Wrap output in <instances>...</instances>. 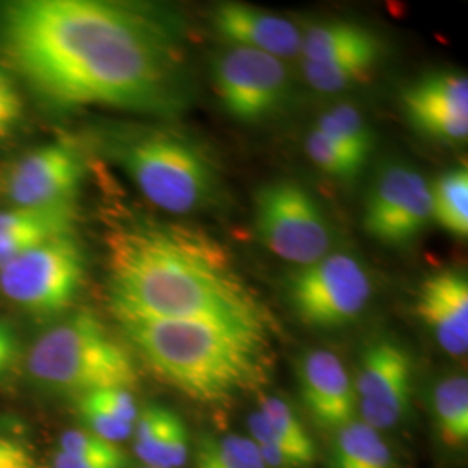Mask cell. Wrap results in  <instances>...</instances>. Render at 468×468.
Returning <instances> with one entry per match:
<instances>
[{
	"mask_svg": "<svg viewBox=\"0 0 468 468\" xmlns=\"http://www.w3.org/2000/svg\"><path fill=\"white\" fill-rule=\"evenodd\" d=\"M0 58L59 108L172 113L185 104L183 58L153 17L101 0L0 4Z\"/></svg>",
	"mask_w": 468,
	"mask_h": 468,
	"instance_id": "obj_1",
	"label": "cell"
},
{
	"mask_svg": "<svg viewBox=\"0 0 468 468\" xmlns=\"http://www.w3.org/2000/svg\"><path fill=\"white\" fill-rule=\"evenodd\" d=\"M106 250L108 295L117 319L200 321L268 338L264 305L212 236L134 220L108 233Z\"/></svg>",
	"mask_w": 468,
	"mask_h": 468,
	"instance_id": "obj_2",
	"label": "cell"
},
{
	"mask_svg": "<svg viewBox=\"0 0 468 468\" xmlns=\"http://www.w3.org/2000/svg\"><path fill=\"white\" fill-rule=\"evenodd\" d=\"M118 321L144 363L195 401H229L264 382L266 336L200 321Z\"/></svg>",
	"mask_w": 468,
	"mask_h": 468,
	"instance_id": "obj_3",
	"label": "cell"
},
{
	"mask_svg": "<svg viewBox=\"0 0 468 468\" xmlns=\"http://www.w3.org/2000/svg\"><path fill=\"white\" fill-rule=\"evenodd\" d=\"M106 146L137 189L168 214L186 216L216 205L222 187L218 164L191 137L141 129L117 133Z\"/></svg>",
	"mask_w": 468,
	"mask_h": 468,
	"instance_id": "obj_4",
	"label": "cell"
},
{
	"mask_svg": "<svg viewBox=\"0 0 468 468\" xmlns=\"http://www.w3.org/2000/svg\"><path fill=\"white\" fill-rule=\"evenodd\" d=\"M27 368L38 387L80 398L104 388L133 390L137 384L133 354L89 313L68 316L40 335Z\"/></svg>",
	"mask_w": 468,
	"mask_h": 468,
	"instance_id": "obj_5",
	"label": "cell"
},
{
	"mask_svg": "<svg viewBox=\"0 0 468 468\" xmlns=\"http://www.w3.org/2000/svg\"><path fill=\"white\" fill-rule=\"evenodd\" d=\"M253 220L269 250L297 268L316 262L332 249L330 222L318 200L299 183L262 186L255 193Z\"/></svg>",
	"mask_w": 468,
	"mask_h": 468,
	"instance_id": "obj_6",
	"label": "cell"
},
{
	"mask_svg": "<svg viewBox=\"0 0 468 468\" xmlns=\"http://www.w3.org/2000/svg\"><path fill=\"white\" fill-rule=\"evenodd\" d=\"M84 272L82 247L75 234H65L0 269V290L25 313L37 318H54L77 299Z\"/></svg>",
	"mask_w": 468,
	"mask_h": 468,
	"instance_id": "obj_7",
	"label": "cell"
},
{
	"mask_svg": "<svg viewBox=\"0 0 468 468\" xmlns=\"http://www.w3.org/2000/svg\"><path fill=\"white\" fill-rule=\"evenodd\" d=\"M286 295L303 324L335 330L363 314L371 299V280L354 255L330 251L292 272L286 280Z\"/></svg>",
	"mask_w": 468,
	"mask_h": 468,
	"instance_id": "obj_8",
	"label": "cell"
},
{
	"mask_svg": "<svg viewBox=\"0 0 468 468\" xmlns=\"http://www.w3.org/2000/svg\"><path fill=\"white\" fill-rule=\"evenodd\" d=\"M212 80L224 112L243 123H259L278 115L290 94L283 59L233 46L214 59Z\"/></svg>",
	"mask_w": 468,
	"mask_h": 468,
	"instance_id": "obj_9",
	"label": "cell"
},
{
	"mask_svg": "<svg viewBox=\"0 0 468 468\" xmlns=\"http://www.w3.org/2000/svg\"><path fill=\"white\" fill-rule=\"evenodd\" d=\"M432 222L431 185L411 165L388 162L367 193L363 228L387 247H406Z\"/></svg>",
	"mask_w": 468,
	"mask_h": 468,
	"instance_id": "obj_10",
	"label": "cell"
},
{
	"mask_svg": "<svg viewBox=\"0 0 468 468\" xmlns=\"http://www.w3.org/2000/svg\"><path fill=\"white\" fill-rule=\"evenodd\" d=\"M82 153L69 143H49L21 156L7 170L4 193L13 207H58L77 203L84 183Z\"/></svg>",
	"mask_w": 468,
	"mask_h": 468,
	"instance_id": "obj_11",
	"label": "cell"
},
{
	"mask_svg": "<svg viewBox=\"0 0 468 468\" xmlns=\"http://www.w3.org/2000/svg\"><path fill=\"white\" fill-rule=\"evenodd\" d=\"M413 363L410 354L392 340H380L363 354L354 382L356 408L363 423L377 432L396 427L410 410Z\"/></svg>",
	"mask_w": 468,
	"mask_h": 468,
	"instance_id": "obj_12",
	"label": "cell"
},
{
	"mask_svg": "<svg viewBox=\"0 0 468 468\" xmlns=\"http://www.w3.org/2000/svg\"><path fill=\"white\" fill-rule=\"evenodd\" d=\"M410 123L434 141L462 144L468 137V79L456 71H434L402 92Z\"/></svg>",
	"mask_w": 468,
	"mask_h": 468,
	"instance_id": "obj_13",
	"label": "cell"
},
{
	"mask_svg": "<svg viewBox=\"0 0 468 468\" xmlns=\"http://www.w3.org/2000/svg\"><path fill=\"white\" fill-rule=\"evenodd\" d=\"M415 313L441 349L454 357L468 351V280L462 269H442L420 284Z\"/></svg>",
	"mask_w": 468,
	"mask_h": 468,
	"instance_id": "obj_14",
	"label": "cell"
},
{
	"mask_svg": "<svg viewBox=\"0 0 468 468\" xmlns=\"http://www.w3.org/2000/svg\"><path fill=\"white\" fill-rule=\"evenodd\" d=\"M302 399L323 429L340 431L356 411L354 384L340 357L316 349L302 357L299 367Z\"/></svg>",
	"mask_w": 468,
	"mask_h": 468,
	"instance_id": "obj_15",
	"label": "cell"
},
{
	"mask_svg": "<svg viewBox=\"0 0 468 468\" xmlns=\"http://www.w3.org/2000/svg\"><path fill=\"white\" fill-rule=\"evenodd\" d=\"M212 27L229 46L259 50L274 58L301 52V28L283 16L241 2H222L212 13Z\"/></svg>",
	"mask_w": 468,
	"mask_h": 468,
	"instance_id": "obj_16",
	"label": "cell"
},
{
	"mask_svg": "<svg viewBox=\"0 0 468 468\" xmlns=\"http://www.w3.org/2000/svg\"><path fill=\"white\" fill-rule=\"evenodd\" d=\"M382 50L384 48L377 34L349 21L321 23L302 34L301 54L303 61L326 63L347 56Z\"/></svg>",
	"mask_w": 468,
	"mask_h": 468,
	"instance_id": "obj_17",
	"label": "cell"
},
{
	"mask_svg": "<svg viewBox=\"0 0 468 468\" xmlns=\"http://www.w3.org/2000/svg\"><path fill=\"white\" fill-rule=\"evenodd\" d=\"M332 468H398L380 432L363 421L342 427L335 441Z\"/></svg>",
	"mask_w": 468,
	"mask_h": 468,
	"instance_id": "obj_18",
	"label": "cell"
},
{
	"mask_svg": "<svg viewBox=\"0 0 468 468\" xmlns=\"http://www.w3.org/2000/svg\"><path fill=\"white\" fill-rule=\"evenodd\" d=\"M435 429L446 448L462 450L468 442V382L463 375L442 378L434 390Z\"/></svg>",
	"mask_w": 468,
	"mask_h": 468,
	"instance_id": "obj_19",
	"label": "cell"
},
{
	"mask_svg": "<svg viewBox=\"0 0 468 468\" xmlns=\"http://www.w3.org/2000/svg\"><path fill=\"white\" fill-rule=\"evenodd\" d=\"M77 203L58 207H11L0 210V239L9 236H65L75 234Z\"/></svg>",
	"mask_w": 468,
	"mask_h": 468,
	"instance_id": "obj_20",
	"label": "cell"
},
{
	"mask_svg": "<svg viewBox=\"0 0 468 468\" xmlns=\"http://www.w3.org/2000/svg\"><path fill=\"white\" fill-rule=\"evenodd\" d=\"M432 220L444 231L467 238L468 172L465 167L450 168L431 185Z\"/></svg>",
	"mask_w": 468,
	"mask_h": 468,
	"instance_id": "obj_21",
	"label": "cell"
},
{
	"mask_svg": "<svg viewBox=\"0 0 468 468\" xmlns=\"http://www.w3.org/2000/svg\"><path fill=\"white\" fill-rule=\"evenodd\" d=\"M382 52L356 54L326 63L302 61V71L307 84L323 94H335L352 85L368 80L373 69L378 65Z\"/></svg>",
	"mask_w": 468,
	"mask_h": 468,
	"instance_id": "obj_22",
	"label": "cell"
},
{
	"mask_svg": "<svg viewBox=\"0 0 468 468\" xmlns=\"http://www.w3.org/2000/svg\"><path fill=\"white\" fill-rule=\"evenodd\" d=\"M316 131L330 137L340 148L349 151L361 162H368L375 146V135L368 122L351 104H338L321 113L316 122Z\"/></svg>",
	"mask_w": 468,
	"mask_h": 468,
	"instance_id": "obj_23",
	"label": "cell"
},
{
	"mask_svg": "<svg viewBox=\"0 0 468 468\" xmlns=\"http://www.w3.org/2000/svg\"><path fill=\"white\" fill-rule=\"evenodd\" d=\"M195 468H268L250 437L226 434L205 437Z\"/></svg>",
	"mask_w": 468,
	"mask_h": 468,
	"instance_id": "obj_24",
	"label": "cell"
},
{
	"mask_svg": "<svg viewBox=\"0 0 468 468\" xmlns=\"http://www.w3.org/2000/svg\"><path fill=\"white\" fill-rule=\"evenodd\" d=\"M259 413L271 425V429L283 439L290 450L299 456L302 465L313 467L316 462V444L305 431L301 419L292 410L290 404L278 398H264L261 401Z\"/></svg>",
	"mask_w": 468,
	"mask_h": 468,
	"instance_id": "obj_25",
	"label": "cell"
},
{
	"mask_svg": "<svg viewBox=\"0 0 468 468\" xmlns=\"http://www.w3.org/2000/svg\"><path fill=\"white\" fill-rule=\"evenodd\" d=\"M305 151L311 162L323 174L338 181H354L367 165L365 162L356 158L349 151L340 148L330 137L321 134L316 129H313L305 137Z\"/></svg>",
	"mask_w": 468,
	"mask_h": 468,
	"instance_id": "obj_26",
	"label": "cell"
},
{
	"mask_svg": "<svg viewBox=\"0 0 468 468\" xmlns=\"http://www.w3.org/2000/svg\"><path fill=\"white\" fill-rule=\"evenodd\" d=\"M189 456V435L185 421L176 413L148 452L139 456L150 468H181Z\"/></svg>",
	"mask_w": 468,
	"mask_h": 468,
	"instance_id": "obj_27",
	"label": "cell"
},
{
	"mask_svg": "<svg viewBox=\"0 0 468 468\" xmlns=\"http://www.w3.org/2000/svg\"><path fill=\"white\" fill-rule=\"evenodd\" d=\"M80 417L87 423V431L100 435L101 439L118 444L129 437H133L134 425L117 417L104 402L101 401L96 392H90L80 398L79 402Z\"/></svg>",
	"mask_w": 468,
	"mask_h": 468,
	"instance_id": "obj_28",
	"label": "cell"
},
{
	"mask_svg": "<svg viewBox=\"0 0 468 468\" xmlns=\"http://www.w3.org/2000/svg\"><path fill=\"white\" fill-rule=\"evenodd\" d=\"M249 431L262 462L268 468H305L299 456L290 450L280 435L276 434L264 417L255 411L249 419Z\"/></svg>",
	"mask_w": 468,
	"mask_h": 468,
	"instance_id": "obj_29",
	"label": "cell"
},
{
	"mask_svg": "<svg viewBox=\"0 0 468 468\" xmlns=\"http://www.w3.org/2000/svg\"><path fill=\"white\" fill-rule=\"evenodd\" d=\"M58 452H65L71 456H90V458H120L125 456L123 450L101 439L100 435L90 431H68L59 437Z\"/></svg>",
	"mask_w": 468,
	"mask_h": 468,
	"instance_id": "obj_30",
	"label": "cell"
},
{
	"mask_svg": "<svg viewBox=\"0 0 468 468\" xmlns=\"http://www.w3.org/2000/svg\"><path fill=\"white\" fill-rule=\"evenodd\" d=\"M0 468H42L34 444L4 425H0Z\"/></svg>",
	"mask_w": 468,
	"mask_h": 468,
	"instance_id": "obj_31",
	"label": "cell"
},
{
	"mask_svg": "<svg viewBox=\"0 0 468 468\" xmlns=\"http://www.w3.org/2000/svg\"><path fill=\"white\" fill-rule=\"evenodd\" d=\"M23 118V98L13 73L0 67V141L15 133Z\"/></svg>",
	"mask_w": 468,
	"mask_h": 468,
	"instance_id": "obj_32",
	"label": "cell"
},
{
	"mask_svg": "<svg viewBox=\"0 0 468 468\" xmlns=\"http://www.w3.org/2000/svg\"><path fill=\"white\" fill-rule=\"evenodd\" d=\"M129 458H90V456H71L65 452H52L49 468H127Z\"/></svg>",
	"mask_w": 468,
	"mask_h": 468,
	"instance_id": "obj_33",
	"label": "cell"
},
{
	"mask_svg": "<svg viewBox=\"0 0 468 468\" xmlns=\"http://www.w3.org/2000/svg\"><path fill=\"white\" fill-rule=\"evenodd\" d=\"M19 354L16 334L13 328L0 319V367L9 369Z\"/></svg>",
	"mask_w": 468,
	"mask_h": 468,
	"instance_id": "obj_34",
	"label": "cell"
},
{
	"mask_svg": "<svg viewBox=\"0 0 468 468\" xmlns=\"http://www.w3.org/2000/svg\"><path fill=\"white\" fill-rule=\"evenodd\" d=\"M5 371H7V369L2 368V367H0V377H2V375H4V373H5Z\"/></svg>",
	"mask_w": 468,
	"mask_h": 468,
	"instance_id": "obj_35",
	"label": "cell"
}]
</instances>
